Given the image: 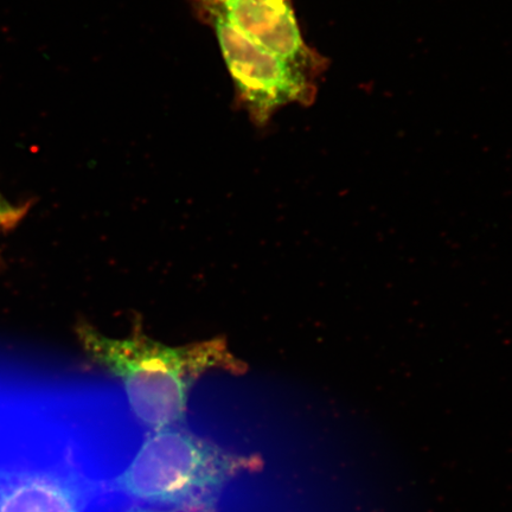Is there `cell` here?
I'll return each instance as SVG.
<instances>
[{
    "label": "cell",
    "mask_w": 512,
    "mask_h": 512,
    "mask_svg": "<svg viewBox=\"0 0 512 512\" xmlns=\"http://www.w3.org/2000/svg\"><path fill=\"white\" fill-rule=\"evenodd\" d=\"M130 512H176V511H172V510H166V511H162V510H153V509H143V508H138V509H133L131 510Z\"/></svg>",
    "instance_id": "obj_7"
},
{
    "label": "cell",
    "mask_w": 512,
    "mask_h": 512,
    "mask_svg": "<svg viewBox=\"0 0 512 512\" xmlns=\"http://www.w3.org/2000/svg\"><path fill=\"white\" fill-rule=\"evenodd\" d=\"M200 21L214 31L234 82L235 98L256 126L270 123L287 105L310 106L317 83L249 40L226 18L201 0H190Z\"/></svg>",
    "instance_id": "obj_3"
},
{
    "label": "cell",
    "mask_w": 512,
    "mask_h": 512,
    "mask_svg": "<svg viewBox=\"0 0 512 512\" xmlns=\"http://www.w3.org/2000/svg\"><path fill=\"white\" fill-rule=\"evenodd\" d=\"M17 219V210L0 195V228L8 227L12 220Z\"/></svg>",
    "instance_id": "obj_6"
},
{
    "label": "cell",
    "mask_w": 512,
    "mask_h": 512,
    "mask_svg": "<svg viewBox=\"0 0 512 512\" xmlns=\"http://www.w3.org/2000/svg\"><path fill=\"white\" fill-rule=\"evenodd\" d=\"M249 40L316 82L329 61L307 46L293 0H201Z\"/></svg>",
    "instance_id": "obj_4"
},
{
    "label": "cell",
    "mask_w": 512,
    "mask_h": 512,
    "mask_svg": "<svg viewBox=\"0 0 512 512\" xmlns=\"http://www.w3.org/2000/svg\"><path fill=\"white\" fill-rule=\"evenodd\" d=\"M261 466L259 457L229 453L183 422L147 434L136 457L108 488L176 512H219L228 483Z\"/></svg>",
    "instance_id": "obj_2"
},
{
    "label": "cell",
    "mask_w": 512,
    "mask_h": 512,
    "mask_svg": "<svg viewBox=\"0 0 512 512\" xmlns=\"http://www.w3.org/2000/svg\"><path fill=\"white\" fill-rule=\"evenodd\" d=\"M78 338L92 361L123 382L134 416L151 431L185 422L191 388L208 371H246L222 338L169 347L139 325L126 338L80 325Z\"/></svg>",
    "instance_id": "obj_1"
},
{
    "label": "cell",
    "mask_w": 512,
    "mask_h": 512,
    "mask_svg": "<svg viewBox=\"0 0 512 512\" xmlns=\"http://www.w3.org/2000/svg\"><path fill=\"white\" fill-rule=\"evenodd\" d=\"M93 492L67 466L0 464V512H85Z\"/></svg>",
    "instance_id": "obj_5"
}]
</instances>
